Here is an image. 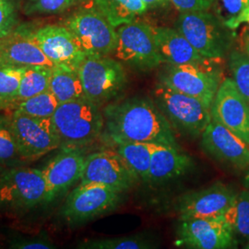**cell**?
I'll return each mask as SVG.
<instances>
[{
	"label": "cell",
	"mask_w": 249,
	"mask_h": 249,
	"mask_svg": "<svg viewBox=\"0 0 249 249\" xmlns=\"http://www.w3.org/2000/svg\"><path fill=\"white\" fill-rule=\"evenodd\" d=\"M103 115L105 135L114 145L157 143L179 148L173 126L151 99L116 100L106 106Z\"/></svg>",
	"instance_id": "1"
},
{
	"label": "cell",
	"mask_w": 249,
	"mask_h": 249,
	"mask_svg": "<svg viewBox=\"0 0 249 249\" xmlns=\"http://www.w3.org/2000/svg\"><path fill=\"white\" fill-rule=\"evenodd\" d=\"M51 118L59 138V149H82L97 141L105 127L100 107L86 97L59 104Z\"/></svg>",
	"instance_id": "2"
},
{
	"label": "cell",
	"mask_w": 249,
	"mask_h": 249,
	"mask_svg": "<svg viewBox=\"0 0 249 249\" xmlns=\"http://www.w3.org/2000/svg\"><path fill=\"white\" fill-rule=\"evenodd\" d=\"M175 27L208 59L223 58L230 52L234 39L233 30L208 10L181 12Z\"/></svg>",
	"instance_id": "3"
},
{
	"label": "cell",
	"mask_w": 249,
	"mask_h": 249,
	"mask_svg": "<svg viewBox=\"0 0 249 249\" xmlns=\"http://www.w3.org/2000/svg\"><path fill=\"white\" fill-rule=\"evenodd\" d=\"M86 56H107L114 53L117 45V31L92 0L74 10L62 21Z\"/></svg>",
	"instance_id": "4"
},
{
	"label": "cell",
	"mask_w": 249,
	"mask_h": 249,
	"mask_svg": "<svg viewBox=\"0 0 249 249\" xmlns=\"http://www.w3.org/2000/svg\"><path fill=\"white\" fill-rule=\"evenodd\" d=\"M213 59L185 65H169L160 71V83L184 94L195 97L212 108L222 83V71Z\"/></svg>",
	"instance_id": "5"
},
{
	"label": "cell",
	"mask_w": 249,
	"mask_h": 249,
	"mask_svg": "<svg viewBox=\"0 0 249 249\" xmlns=\"http://www.w3.org/2000/svg\"><path fill=\"white\" fill-rule=\"evenodd\" d=\"M153 101L180 133L197 138L212 120L211 108L200 100L159 83L153 90Z\"/></svg>",
	"instance_id": "6"
},
{
	"label": "cell",
	"mask_w": 249,
	"mask_h": 249,
	"mask_svg": "<svg viewBox=\"0 0 249 249\" xmlns=\"http://www.w3.org/2000/svg\"><path fill=\"white\" fill-rule=\"evenodd\" d=\"M78 73L85 97L100 107L116 101L127 84L123 65L109 55L86 56Z\"/></svg>",
	"instance_id": "7"
},
{
	"label": "cell",
	"mask_w": 249,
	"mask_h": 249,
	"mask_svg": "<svg viewBox=\"0 0 249 249\" xmlns=\"http://www.w3.org/2000/svg\"><path fill=\"white\" fill-rule=\"evenodd\" d=\"M46 182L42 170L16 167L0 176V210L25 212L44 204Z\"/></svg>",
	"instance_id": "8"
},
{
	"label": "cell",
	"mask_w": 249,
	"mask_h": 249,
	"mask_svg": "<svg viewBox=\"0 0 249 249\" xmlns=\"http://www.w3.org/2000/svg\"><path fill=\"white\" fill-rule=\"evenodd\" d=\"M122 194L98 183L80 184L67 197L61 216L71 225L87 223L116 210L122 202Z\"/></svg>",
	"instance_id": "9"
},
{
	"label": "cell",
	"mask_w": 249,
	"mask_h": 249,
	"mask_svg": "<svg viewBox=\"0 0 249 249\" xmlns=\"http://www.w3.org/2000/svg\"><path fill=\"white\" fill-rule=\"evenodd\" d=\"M116 58L140 71H151L162 63L152 27L132 21L116 28Z\"/></svg>",
	"instance_id": "10"
},
{
	"label": "cell",
	"mask_w": 249,
	"mask_h": 249,
	"mask_svg": "<svg viewBox=\"0 0 249 249\" xmlns=\"http://www.w3.org/2000/svg\"><path fill=\"white\" fill-rule=\"evenodd\" d=\"M9 119L21 159H36L60 148L51 117H35L14 110Z\"/></svg>",
	"instance_id": "11"
},
{
	"label": "cell",
	"mask_w": 249,
	"mask_h": 249,
	"mask_svg": "<svg viewBox=\"0 0 249 249\" xmlns=\"http://www.w3.org/2000/svg\"><path fill=\"white\" fill-rule=\"evenodd\" d=\"M235 233L223 216L181 220L177 245L195 249H227L237 247Z\"/></svg>",
	"instance_id": "12"
},
{
	"label": "cell",
	"mask_w": 249,
	"mask_h": 249,
	"mask_svg": "<svg viewBox=\"0 0 249 249\" xmlns=\"http://www.w3.org/2000/svg\"><path fill=\"white\" fill-rule=\"evenodd\" d=\"M139 179L117 151L107 150L86 156L80 184L98 183L124 193Z\"/></svg>",
	"instance_id": "13"
},
{
	"label": "cell",
	"mask_w": 249,
	"mask_h": 249,
	"mask_svg": "<svg viewBox=\"0 0 249 249\" xmlns=\"http://www.w3.org/2000/svg\"><path fill=\"white\" fill-rule=\"evenodd\" d=\"M212 117L249 146V104L231 78L222 81L211 108Z\"/></svg>",
	"instance_id": "14"
},
{
	"label": "cell",
	"mask_w": 249,
	"mask_h": 249,
	"mask_svg": "<svg viewBox=\"0 0 249 249\" xmlns=\"http://www.w3.org/2000/svg\"><path fill=\"white\" fill-rule=\"evenodd\" d=\"M201 147L207 154L231 168H249V145L213 117L201 135Z\"/></svg>",
	"instance_id": "15"
},
{
	"label": "cell",
	"mask_w": 249,
	"mask_h": 249,
	"mask_svg": "<svg viewBox=\"0 0 249 249\" xmlns=\"http://www.w3.org/2000/svg\"><path fill=\"white\" fill-rule=\"evenodd\" d=\"M236 196L232 188L218 182L204 189L184 194L178 200V213L181 220L220 217L230 208Z\"/></svg>",
	"instance_id": "16"
},
{
	"label": "cell",
	"mask_w": 249,
	"mask_h": 249,
	"mask_svg": "<svg viewBox=\"0 0 249 249\" xmlns=\"http://www.w3.org/2000/svg\"><path fill=\"white\" fill-rule=\"evenodd\" d=\"M42 173L46 182L45 203H51L80 181L86 155L82 149L61 148Z\"/></svg>",
	"instance_id": "17"
},
{
	"label": "cell",
	"mask_w": 249,
	"mask_h": 249,
	"mask_svg": "<svg viewBox=\"0 0 249 249\" xmlns=\"http://www.w3.org/2000/svg\"><path fill=\"white\" fill-rule=\"evenodd\" d=\"M35 37L53 66L79 69L86 54L71 31L64 25L48 24L35 30Z\"/></svg>",
	"instance_id": "18"
},
{
	"label": "cell",
	"mask_w": 249,
	"mask_h": 249,
	"mask_svg": "<svg viewBox=\"0 0 249 249\" xmlns=\"http://www.w3.org/2000/svg\"><path fill=\"white\" fill-rule=\"evenodd\" d=\"M0 64L20 68H53L35 37V30L17 27L10 35L0 39Z\"/></svg>",
	"instance_id": "19"
},
{
	"label": "cell",
	"mask_w": 249,
	"mask_h": 249,
	"mask_svg": "<svg viewBox=\"0 0 249 249\" xmlns=\"http://www.w3.org/2000/svg\"><path fill=\"white\" fill-rule=\"evenodd\" d=\"M152 31L162 63L185 65L204 62L208 59L198 53L176 28L152 27Z\"/></svg>",
	"instance_id": "20"
},
{
	"label": "cell",
	"mask_w": 249,
	"mask_h": 249,
	"mask_svg": "<svg viewBox=\"0 0 249 249\" xmlns=\"http://www.w3.org/2000/svg\"><path fill=\"white\" fill-rule=\"evenodd\" d=\"M192 166V160L186 153L169 145L153 146L148 183L159 185L185 175Z\"/></svg>",
	"instance_id": "21"
},
{
	"label": "cell",
	"mask_w": 249,
	"mask_h": 249,
	"mask_svg": "<svg viewBox=\"0 0 249 249\" xmlns=\"http://www.w3.org/2000/svg\"><path fill=\"white\" fill-rule=\"evenodd\" d=\"M49 90L59 104L85 97L78 71L66 66L52 68Z\"/></svg>",
	"instance_id": "22"
},
{
	"label": "cell",
	"mask_w": 249,
	"mask_h": 249,
	"mask_svg": "<svg viewBox=\"0 0 249 249\" xmlns=\"http://www.w3.org/2000/svg\"><path fill=\"white\" fill-rule=\"evenodd\" d=\"M113 26L134 21L137 15L147 10L142 0H92Z\"/></svg>",
	"instance_id": "23"
},
{
	"label": "cell",
	"mask_w": 249,
	"mask_h": 249,
	"mask_svg": "<svg viewBox=\"0 0 249 249\" xmlns=\"http://www.w3.org/2000/svg\"><path fill=\"white\" fill-rule=\"evenodd\" d=\"M155 143L121 142L116 144V151L130 169L144 182L150 177L151 154Z\"/></svg>",
	"instance_id": "24"
},
{
	"label": "cell",
	"mask_w": 249,
	"mask_h": 249,
	"mask_svg": "<svg viewBox=\"0 0 249 249\" xmlns=\"http://www.w3.org/2000/svg\"><path fill=\"white\" fill-rule=\"evenodd\" d=\"M52 68L29 67L24 68L16 98L18 103L49 89Z\"/></svg>",
	"instance_id": "25"
},
{
	"label": "cell",
	"mask_w": 249,
	"mask_h": 249,
	"mask_svg": "<svg viewBox=\"0 0 249 249\" xmlns=\"http://www.w3.org/2000/svg\"><path fill=\"white\" fill-rule=\"evenodd\" d=\"M235 235L249 242V189L237 193L233 203L223 214Z\"/></svg>",
	"instance_id": "26"
},
{
	"label": "cell",
	"mask_w": 249,
	"mask_h": 249,
	"mask_svg": "<svg viewBox=\"0 0 249 249\" xmlns=\"http://www.w3.org/2000/svg\"><path fill=\"white\" fill-rule=\"evenodd\" d=\"M58 106L59 102L48 89L20 102L15 110L35 117L50 118L53 116Z\"/></svg>",
	"instance_id": "27"
},
{
	"label": "cell",
	"mask_w": 249,
	"mask_h": 249,
	"mask_svg": "<svg viewBox=\"0 0 249 249\" xmlns=\"http://www.w3.org/2000/svg\"><path fill=\"white\" fill-rule=\"evenodd\" d=\"M84 249H151L152 244L142 235L116 238H99L81 242L79 247Z\"/></svg>",
	"instance_id": "28"
},
{
	"label": "cell",
	"mask_w": 249,
	"mask_h": 249,
	"mask_svg": "<svg viewBox=\"0 0 249 249\" xmlns=\"http://www.w3.org/2000/svg\"><path fill=\"white\" fill-rule=\"evenodd\" d=\"M82 0H23L22 10L27 16H49L60 14Z\"/></svg>",
	"instance_id": "29"
},
{
	"label": "cell",
	"mask_w": 249,
	"mask_h": 249,
	"mask_svg": "<svg viewBox=\"0 0 249 249\" xmlns=\"http://www.w3.org/2000/svg\"><path fill=\"white\" fill-rule=\"evenodd\" d=\"M229 69L238 90L249 104V58L242 50L229 53Z\"/></svg>",
	"instance_id": "30"
},
{
	"label": "cell",
	"mask_w": 249,
	"mask_h": 249,
	"mask_svg": "<svg viewBox=\"0 0 249 249\" xmlns=\"http://www.w3.org/2000/svg\"><path fill=\"white\" fill-rule=\"evenodd\" d=\"M18 158L17 144L11 131L9 116H0V163H8Z\"/></svg>",
	"instance_id": "31"
},
{
	"label": "cell",
	"mask_w": 249,
	"mask_h": 249,
	"mask_svg": "<svg viewBox=\"0 0 249 249\" xmlns=\"http://www.w3.org/2000/svg\"><path fill=\"white\" fill-rule=\"evenodd\" d=\"M216 15L221 18L224 24L233 30L236 19L249 9V0H215Z\"/></svg>",
	"instance_id": "32"
},
{
	"label": "cell",
	"mask_w": 249,
	"mask_h": 249,
	"mask_svg": "<svg viewBox=\"0 0 249 249\" xmlns=\"http://www.w3.org/2000/svg\"><path fill=\"white\" fill-rule=\"evenodd\" d=\"M20 7V0H0V39L18 27Z\"/></svg>",
	"instance_id": "33"
},
{
	"label": "cell",
	"mask_w": 249,
	"mask_h": 249,
	"mask_svg": "<svg viewBox=\"0 0 249 249\" xmlns=\"http://www.w3.org/2000/svg\"><path fill=\"white\" fill-rule=\"evenodd\" d=\"M24 68L0 64V96H16Z\"/></svg>",
	"instance_id": "34"
},
{
	"label": "cell",
	"mask_w": 249,
	"mask_h": 249,
	"mask_svg": "<svg viewBox=\"0 0 249 249\" xmlns=\"http://www.w3.org/2000/svg\"><path fill=\"white\" fill-rule=\"evenodd\" d=\"M9 249H53L55 248L46 232L35 235H13L9 241Z\"/></svg>",
	"instance_id": "35"
},
{
	"label": "cell",
	"mask_w": 249,
	"mask_h": 249,
	"mask_svg": "<svg viewBox=\"0 0 249 249\" xmlns=\"http://www.w3.org/2000/svg\"><path fill=\"white\" fill-rule=\"evenodd\" d=\"M180 12L209 10L214 5L215 0H170Z\"/></svg>",
	"instance_id": "36"
},
{
	"label": "cell",
	"mask_w": 249,
	"mask_h": 249,
	"mask_svg": "<svg viewBox=\"0 0 249 249\" xmlns=\"http://www.w3.org/2000/svg\"><path fill=\"white\" fill-rule=\"evenodd\" d=\"M18 104L16 96H0V112L7 110L14 111Z\"/></svg>",
	"instance_id": "37"
},
{
	"label": "cell",
	"mask_w": 249,
	"mask_h": 249,
	"mask_svg": "<svg viewBox=\"0 0 249 249\" xmlns=\"http://www.w3.org/2000/svg\"><path fill=\"white\" fill-rule=\"evenodd\" d=\"M142 1L146 5L147 10L163 8L171 3L170 0H142Z\"/></svg>",
	"instance_id": "38"
},
{
	"label": "cell",
	"mask_w": 249,
	"mask_h": 249,
	"mask_svg": "<svg viewBox=\"0 0 249 249\" xmlns=\"http://www.w3.org/2000/svg\"><path fill=\"white\" fill-rule=\"evenodd\" d=\"M242 51L249 58V27H248L242 36Z\"/></svg>",
	"instance_id": "39"
},
{
	"label": "cell",
	"mask_w": 249,
	"mask_h": 249,
	"mask_svg": "<svg viewBox=\"0 0 249 249\" xmlns=\"http://www.w3.org/2000/svg\"><path fill=\"white\" fill-rule=\"evenodd\" d=\"M245 23H247V24L249 25V9H247L244 12V14L236 19V21L233 24V28H232L233 31L236 30L238 27H240L242 24H245Z\"/></svg>",
	"instance_id": "40"
},
{
	"label": "cell",
	"mask_w": 249,
	"mask_h": 249,
	"mask_svg": "<svg viewBox=\"0 0 249 249\" xmlns=\"http://www.w3.org/2000/svg\"><path fill=\"white\" fill-rule=\"evenodd\" d=\"M247 170H248V173H247V175H246V177H245L244 185H245V187H246V188H249V168Z\"/></svg>",
	"instance_id": "41"
},
{
	"label": "cell",
	"mask_w": 249,
	"mask_h": 249,
	"mask_svg": "<svg viewBox=\"0 0 249 249\" xmlns=\"http://www.w3.org/2000/svg\"><path fill=\"white\" fill-rule=\"evenodd\" d=\"M245 248H246V249H249V243H248V244H247V246H246V247H245Z\"/></svg>",
	"instance_id": "42"
}]
</instances>
